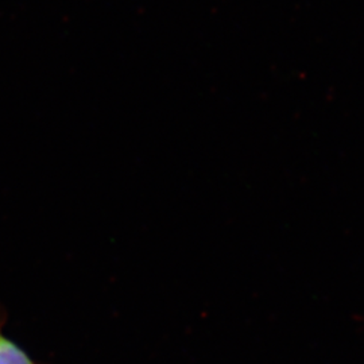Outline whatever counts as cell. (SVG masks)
<instances>
[{"instance_id":"cell-1","label":"cell","mask_w":364,"mask_h":364,"mask_svg":"<svg viewBox=\"0 0 364 364\" xmlns=\"http://www.w3.org/2000/svg\"><path fill=\"white\" fill-rule=\"evenodd\" d=\"M0 364H37L27 352L11 338L4 336L0 329Z\"/></svg>"}]
</instances>
